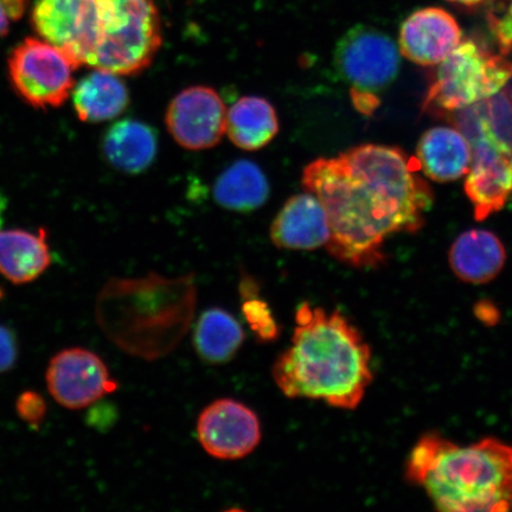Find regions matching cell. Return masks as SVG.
I'll return each mask as SVG.
<instances>
[{
	"mask_svg": "<svg viewBox=\"0 0 512 512\" xmlns=\"http://www.w3.org/2000/svg\"><path fill=\"white\" fill-rule=\"evenodd\" d=\"M19 418L31 426H38L46 416L47 406L42 396L34 392H27L19 396L17 401Z\"/></svg>",
	"mask_w": 512,
	"mask_h": 512,
	"instance_id": "cell-25",
	"label": "cell"
},
{
	"mask_svg": "<svg viewBox=\"0 0 512 512\" xmlns=\"http://www.w3.org/2000/svg\"><path fill=\"white\" fill-rule=\"evenodd\" d=\"M405 476L440 511H511L512 445L496 438L459 445L428 433L409 453Z\"/></svg>",
	"mask_w": 512,
	"mask_h": 512,
	"instance_id": "cell-3",
	"label": "cell"
},
{
	"mask_svg": "<svg viewBox=\"0 0 512 512\" xmlns=\"http://www.w3.org/2000/svg\"><path fill=\"white\" fill-rule=\"evenodd\" d=\"M49 392L61 406L82 409L117 390L105 363L85 349H68L57 354L47 371Z\"/></svg>",
	"mask_w": 512,
	"mask_h": 512,
	"instance_id": "cell-13",
	"label": "cell"
},
{
	"mask_svg": "<svg viewBox=\"0 0 512 512\" xmlns=\"http://www.w3.org/2000/svg\"><path fill=\"white\" fill-rule=\"evenodd\" d=\"M302 184L328 215L326 251L358 270L382 266L390 236L418 232L433 204L430 185L395 146L363 144L315 159Z\"/></svg>",
	"mask_w": 512,
	"mask_h": 512,
	"instance_id": "cell-1",
	"label": "cell"
},
{
	"mask_svg": "<svg viewBox=\"0 0 512 512\" xmlns=\"http://www.w3.org/2000/svg\"><path fill=\"white\" fill-rule=\"evenodd\" d=\"M451 2L462 4L465 6H476L480 3H483L484 0H451Z\"/></svg>",
	"mask_w": 512,
	"mask_h": 512,
	"instance_id": "cell-28",
	"label": "cell"
},
{
	"mask_svg": "<svg viewBox=\"0 0 512 512\" xmlns=\"http://www.w3.org/2000/svg\"><path fill=\"white\" fill-rule=\"evenodd\" d=\"M239 291L242 315L255 337L262 343L277 341L280 336L278 320L275 319L270 305L260 297L256 281L249 275H243Z\"/></svg>",
	"mask_w": 512,
	"mask_h": 512,
	"instance_id": "cell-24",
	"label": "cell"
},
{
	"mask_svg": "<svg viewBox=\"0 0 512 512\" xmlns=\"http://www.w3.org/2000/svg\"><path fill=\"white\" fill-rule=\"evenodd\" d=\"M270 196V183L259 168L251 160H238L228 166L216 179L214 198L220 207L249 213L264 206Z\"/></svg>",
	"mask_w": 512,
	"mask_h": 512,
	"instance_id": "cell-22",
	"label": "cell"
},
{
	"mask_svg": "<svg viewBox=\"0 0 512 512\" xmlns=\"http://www.w3.org/2000/svg\"><path fill=\"white\" fill-rule=\"evenodd\" d=\"M291 345L272 367L288 399L318 400L354 411L374 380L371 349L361 331L339 310L302 303Z\"/></svg>",
	"mask_w": 512,
	"mask_h": 512,
	"instance_id": "cell-2",
	"label": "cell"
},
{
	"mask_svg": "<svg viewBox=\"0 0 512 512\" xmlns=\"http://www.w3.org/2000/svg\"><path fill=\"white\" fill-rule=\"evenodd\" d=\"M31 22L38 36L63 51L75 69L91 66L102 32L101 0H37Z\"/></svg>",
	"mask_w": 512,
	"mask_h": 512,
	"instance_id": "cell-9",
	"label": "cell"
},
{
	"mask_svg": "<svg viewBox=\"0 0 512 512\" xmlns=\"http://www.w3.org/2000/svg\"><path fill=\"white\" fill-rule=\"evenodd\" d=\"M472 147L462 131L437 126L422 134L416 146V164L431 181L448 183L467 175Z\"/></svg>",
	"mask_w": 512,
	"mask_h": 512,
	"instance_id": "cell-16",
	"label": "cell"
},
{
	"mask_svg": "<svg viewBox=\"0 0 512 512\" xmlns=\"http://www.w3.org/2000/svg\"><path fill=\"white\" fill-rule=\"evenodd\" d=\"M511 510H512V507H511Z\"/></svg>",
	"mask_w": 512,
	"mask_h": 512,
	"instance_id": "cell-30",
	"label": "cell"
},
{
	"mask_svg": "<svg viewBox=\"0 0 512 512\" xmlns=\"http://www.w3.org/2000/svg\"><path fill=\"white\" fill-rule=\"evenodd\" d=\"M46 230H0V273L16 285L40 277L50 265Z\"/></svg>",
	"mask_w": 512,
	"mask_h": 512,
	"instance_id": "cell-19",
	"label": "cell"
},
{
	"mask_svg": "<svg viewBox=\"0 0 512 512\" xmlns=\"http://www.w3.org/2000/svg\"><path fill=\"white\" fill-rule=\"evenodd\" d=\"M271 240L286 251H316L330 239L328 215L318 198L309 191L288 198L274 217Z\"/></svg>",
	"mask_w": 512,
	"mask_h": 512,
	"instance_id": "cell-15",
	"label": "cell"
},
{
	"mask_svg": "<svg viewBox=\"0 0 512 512\" xmlns=\"http://www.w3.org/2000/svg\"><path fill=\"white\" fill-rule=\"evenodd\" d=\"M507 261L501 239L489 230L471 229L452 243L448 262L454 275L466 284L483 285L496 279Z\"/></svg>",
	"mask_w": 512,
	"mask_h": 512,
	"instance_id": "cell-17",
	"label": "cell"
},
{
	"mask_svg": "<svg viewBox=\"0 0 512 512\" xmlns=\"http://www.w3.org/2000/svg\"><path fill=\"white\" fill-rule=\"evenodd\" d=\"M512 79V62L466 40L438 64L425 107L462 111L494 98Z\"/></svg>",
	"mask_w": 512,
	"mask_h": 512,
	"instance_id": "cell-6",
	"label": "cell"
},
{
	"mask_svg": "<svg viewBox=\"0 0 512 512\" xmlns=\"http://www.w3.org/2000/svg\"><path fill=\"white\" fill-rule=\"evenodd\" d=\"M5 208H6L5 198H3L2 195H0V222H2V219H3L2 216H3Z\"/></svg>",
	"mask_w": 512,
	"mask_h": 512,
	"instance_id": "cell-29",
	"label": "cell"
},
{
	"mask_svg": "<svg viewBox=\"0 0 512 512\" xmlns=\"http://www.w3.org/2000/svg\"><path fill=\"white\" fill-rule=\"evenodd\" d=\"M102 32L91 66L119 76L143 73L163 44L153 0H101Z\"/></svg>",
	"mask_w": 512,
	"mask_h": 512,
	"instance_id": "cell-5",
	"label": "cell"
},
{
	"mask_svg": "<svg viewBox=\"0 0 512 512\" xmlns=\"http://www.w3.org/2000/svg\"><path fill=\"white\" fill-rule=\"evenodd\" d=\"M196 432L203 450L220 460H239L259 446L262 433L258 415L240 401L211 402L198 416Z\"/></svg>",
	"mask_w": 512,
	"mask_h": 512,
	"instance_id": "cell-12",
	"label": "cell"
},
{
	"mask_svg": "<svg viewBox=\"0 0 512 512\" xmlns=\"http://www.w3.org/2000/svg\"><path fill=\"white\" fill-rule=\"evenodd\" d=\"M18 348L16 337L12 332L0 325V373L10 370L17 361Z\"/></svg>",
	"mask_w": 512,
	"mask_h": 512,
	"instance_id": "cell-26",
	"label": "cell"
},
{
	"mask_svg": "<svg viewBox=\"0 0 512 512\" xmlns=\"http://www.w3.org/2000/svg\"><path fill=\"white\" fill-rule=\"evenodd\" d=\"M113 303L111 328L115 343L132 355L158 360L174 351L187 336L197 305L194 274L166 278L151 273L145 278L113 280L105 290Z\"/></svg>",
	"mask_w": 512,
	"mask_h": 512,
	"instance_id": "cell-4",
	"label": "cell"
},
{
	"mask_svg": "<svg viewBox=\"0 0 512 512\" xmlns=\"http://www.w3.org/2000/svg\"><path fill=\"white\" fill-rule=\"evenodd\" d=\"M165 123L183 149L208 150L219 145L227 133L226 105L214 88L188 87L171 100Z\"/></svg>",
	"mask_w": 512,
	"mask_h": 512,
	"instance_id": "cell-11",
	"label": "cell"
},
{
	"mask_svg": "<svg viewBox=\"0 0 512 512\" xmlns=\"http://www.w3.org/2000/svg\"><path fill=\"white\" fill-rule=\"evenodd\" d=\"M74 70L63 51L37 38L24 40L9 59L12 86L35 108L62 106L73 91Z\"/></svg>",
	"mask_w": 512,
	"mask_h": 512,
	"instance_id": "cell-10",
	"label": "cell"
},
{
	"mask_svg": "<svg viewBox=\"0 0 512 512\" xmlns=\"http://www.w3.org/2000/svg\"><path fill=\"white\" fill-rule=\"evenodd\" d=\"M462 42V30L452 15L441 8L413 12L402 23L399 49L419 66H438Z\"/></svg>",
	"mask_w": 512,
	"mask_h": 512,
	"instance_id": "cell-14",
	"label": "cell"
},
{
	"mask_svg": "<svg viewBox=\"0 0 512 512\" xmlns=\"http://www.w3.org/2000/svg\"><path fill=\"white\" fill-rule=\"evenodd\" d=\"M245 338V330L232 313L213 307L198 319L194 347L202 361L223 364L233 360Z\"/></svg>",
	"mask_w": 512,
	"mask_h": 512,
	"instance_id": "cell-23",
	"label": "cell"
},
{
	"mask_svg": "<svg viewBox=\"0 0 512 512\" xmlns=\"http://www.w3.org/2000/svg\"><path fill=\"white\" fill-rule=\"evenodd\" d=\"M10 17L6 14L5 10L0 6V37L5 36L9 32Z\"/></svg>",
	"mask_w": 512,
	"mask_h": 512,
	"instance_id": "cell-27",
	"label": "cell"
},
{
	"mask_svg": "<svg viewBox=\"0 0 512 512\" xmlns=\"http://www.w3.org/2000/svg\"><path fill=\"white\" fill-rule=\"evenodd\" d=\"M130 102V94L119 75L95 69L73 91V104L83 123H102L117 118Z\"/></svg>",
	"mask_w": 512,
	"mask_h": 512,
	"instance_id": "cell-21",
	"label": "cell"
},
{
	"mask_svg": "<svg viewBox=\"0 0 512 512\" xmlns=\"http://www.w3.org/2000/svg\"><path fill=\"white\" fill-rule=\"evenodd\" d=\"M102 146L113 168L126 174H139L149 169L155 160L158 138L151 126L127 119L110 127Z\"/></svg>",
	"mask_w": 512,
	"mask_h": 512,
	"instance_id": "cell-18",
	"label": "cell"
},
{
	"mask_svg": "<svg viewBox=\"0 0 512 512\" xmlns=\"http://www.w3.org/2000/svg\"><path fill=\"white\" fill-rule=\"evenodd\" d=\"M460 126L472 147L465 194L476 219L485 220L512 200V146L475 106L462 115Z\"/></svg>",
	"mask_w": 512,
	"mask_h": 512,
	"instance_id": "cell-8",
	"label": "cell"
},
{
	"mask_svg": "<svg viewBox=\"0 0 512 512\" xmlns=\"http://www.w3.org/2000/svg\"><path fill=\"white\" fill-rule=\"evenodd\" d=\"M334 63L339 76L350 87L356 110L371 115L380 107L381 95L398 78L401 53L384 32L357 25L337 43Z\"/></svg>",
	"mask_w": 512,
	"mask_h": 512,
	"instance_id": "cell-7",
	"label": "cell"
},
{
	"mask_svg": "<svg viewBox=\"0 0 512 512\" xmlns=\"http://www.w3.org/2000/svg\"><path fill=\"white\" fill-rule=\"evenodd\" d=\"M280 123L272 102L261 96H242L227 112V134L245 151L264 149L278 136Z\"/></svg>",
	"mask_w": 512,
	"mask_h": 512,
	"instance_id": "cell-20",
	"label": "cell"
}]
</instances>
